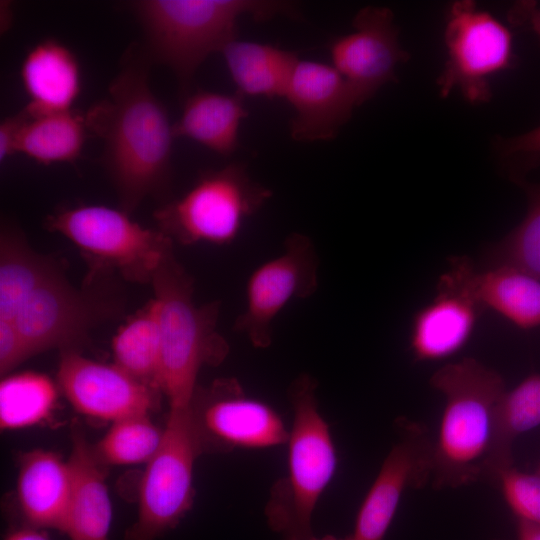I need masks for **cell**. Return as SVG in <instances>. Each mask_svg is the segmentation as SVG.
I'll return each mask as SVG.
<instances>
[{
	"label": "cell",
	"instance_id": "6da1fadb",
	"mask_svg": "<svg viewBox=\"0 0 540 540\" xmlns=\"http://www.w3.org/2000/svg\"><path fill=\"white\" fill-rule=\"evenodd\" d=\"M151 60L142 45L125 52L107 95L85 113L103 142L101 162L129 213L148 196L163 197L172 182L173 124L149 83Z\"/></svg>",
	"mask_w": 540,
	"mask_h": 540
},
{
	"label": "cell",
	"instance_id": "7a4b0ae2",
	"mask_svg": "<svg viewBox=\"0 0 540 540\" xmlns=\"http://www.w3.org/2000/svg\"><path fill=\"white\" fill-rule=\"evenodd\" d=\"M145 38L152 63L170 68L182 99L200 65L237 38L240 17L269 20L277 15L299 17L296 6L264 0H140L128 4Z\"/></svg>",
	"mask_w": 540,
	"mask_h": 540
},
{
	"label": "cell",
	"instance_id": "3957f363",
	"mask_svg": "<svg viewBox=\"0 0 540 540\" xmlns=\"http://www.w3.org/2000/svg\"><path fill=\"white\" fill-rule=\"evenodd\" d=\"M430 383L445 398L433 444V486L455 488L487 478L497 407L506 391L502 377L464 358L441 367Z\"/></svg>",
	"mask_w": 540,
	"mask_h": 540
},
{
	"label": "cell",
	"instance_id": "277c9868",
	"mask_svg": "<svg viewBox=\"0 0 540 540\" xmlns=\"http://www.w3.org/2000/svg\"><path fill=\"white\" fill-rule=\"evenodd\" d=\"M317 381L301 374L288 394L293 420L288 438V466L270 489L265 507L269 527L281 540H314L312 515L331 482L337 453L317 399Z\"/></svg>",
	"mask_w": 540,
	"mask_h": 540
},
{
	"label": "cell",
	"instance_id": "5b68a950",
	"mask_svg": "<svg viewBox=\"0 0 540 540\" xmlns=\"http://www.w3.org/2000/svg\"><path fill=\"white\" fill-rule=\"evenodd\" d=\"M151 283L161 334V391L170 408L186 407L197 389L201 367L219 364L229 351L216 330L219 302L196 305L193 279L173 250L159 265Z\"/></svg>",
	"mask_w": 540,
	"mask_h": 540
},
{
	"label": "cell",
	"instance_id": "8992f818",
	"mask_svg": "<svg viewBox=\"0 0 540 540\" xmlns=\"http://www.w3.org/2000/svg\"><path fill=\"white\" fill-rule=\"evenodd\" d=\"M272 197L246 166L230 163L202 172L190 189L155 212L160 231L184 245L229 244L245 221Z\"/></svg>",
	"mask_w": 540,
	"mask_h": 540
},
{
	"label": "cell",
	"instance_id": "52a82bcc",
	"mask_svg": "<svg viewBox=\"0 0 540 540\" xmlns=\"http://www.w3.org/2000/svg\"><path fill=\"white\" fill-rule=\"evenodd\" d=\"M201 454L191 406L170 408L141 478L138 516L126 540H155L180 523L193 503L194 463Z\"/></svg>",
	"mask_w": 540,
	"mask_h": 540
},
{
	"label": "cell",
	"instance_id": "ba28073f",
	"mask_svg": "<svg viewBox=\"0 0 540 540\" xmlns=\"http://www.w3.org/2000/svg\"><path fill=\"white\" fill-rule=\"evenodd\" d=\"M45 227L135 282H151L159 265L173 250V241L160 230L144 228L124 210L102 205L62 209L46 218Z\"/></svg>",
	"mask_w": 540,
	"mask_h": 540
},
{
	"label": "cell",
	"instance_id": "9c48e42d",
	"mask_svg": "<svg viewBox=\"0 0 540 540\" xmlns=\"http://www.w3.org/2000/svg\"><path fill=\"white\" fill-rule=\"evenodd\" d=\"M444 41L447 58L437 79L441 96L455 89L472 104L489 101L490 79L513 62L508 27L474 1H455L447 12Z\"/></svg>",
	"mask_w": 540,
	"mask_h": 540
},
{
	"label": "cell",
	"instance_id": "30bf717a",
	"mask_svg": "<svg viewBox=\"0 0 540 540\" xmlns=\"http://www.w3.org/2000/svg\"><path fill=\"white\" fill-rule=\"evenodd\" d=\"M318 286L319 258L312 239L303 233H291L282 251L249 275L245 307L234 329L253 347L268 348L273 342L276 317L291 301L311 297Z\"/></svg>",
	"mask_w": 540,
	"mask_h": 540
},
{
	"label": "cell",
	"instance_id": "8fae6325",
	"mask_svg": "<svg viewBox=\"0 0 540 540\" xmlns=\"http://www.w3.org/2000/svg\"><path fill=\"white\" fill-rule=\"evenodd\" d=\"M191 410L201 452L264 449L287 444L289 430L267 403L247 395L235 378L197 387Z\"/></svg>",
	"mask_w": 540,
	"mask_h": 540
},
{
	"label": "cell",
	"instance_id": "7c38bea8",
	"mask_svg": "<svg viewBox=\"0 0 540 540\" xmlns=\"http://www.w3.org/2000/svg\"><path fill=\"white\" fill-rule=\"evenodd\" d=\"M353 30L331 39V65L350 86L357 105L371 99L385 84L396 80L395 70L409 59L399 42L392 11L366 6L352 21Z\"/></svg>",
	"mask_w": 540,
	"mask_h": 540
},
{
	"label": "cell",
	"instance_id": "4fadbf2b",
	"mask_svg": "<svg viewBox=\"0 0 540 540\" xmlns=\"http://www.w3.org/2000/svg\"><path fill=\"white\" fill-rule=\"evenodd\" d=\"M101 311L59 270L33 291L12 323L31 357L53 348L73 350L102 317Z\"/></svg>",
	"mask_w": 540,
	"mask_h": 540
},
{
	"label": "cell",
	"instance_id": "5bb4252c",
	"mask_svg": "<svg viewBox=\"0 0 540 540\" xmlns=\"http://www.w3.org/2000/svg\"><path fill=\"white\" fill-rule=\"evenodd\" d=\"M58 380L72 406L92 418L114 422L149 414L155 406V389L116 364L99 363L74 350L62 351Z\"/></svg>",
	"mask_w": 540,
	"mask_h": 540
},
{
	"label": "cell",
	"instance_id": "9a60e30c",
	"mask_svg": "<svg viewBox=\"0 0 540 540\" xmlns=\"http://www.w3.org/2000/svg\"><path fill=\"white\" fill-rule=\"evenodd\" d=\"M403 431L367 492L348 540H383L404 492L431 479L433 444L417 427Z\"/></svg>",
	"mask_w": 540,
	"mask_h": 540
},
{
	"label": "cell",
	"instance_id": "2e32d148",
	"mask_svg": "<svg viewBox=\"0 0 540 540\" xmlns=\"http://www.w3.org/2000/svg\"><path fill=\"white\" fill-rule=\"evenodd\" d=\"M284 98L294 110L291 137L300 142L334 139L358 106L341 74L312 60L298 61Z\"/></svg>",
	"mask_w": 540,
	"mask_h": 540
},
{
	"label": "cell",
	"instance_id": "e0dca14e",
	"mask_svg": "<svg viewBox=\"0 0 540 540\" xmlns=\"http://www.w3.org/2000/svg\"><path fill=\"white\" fill-rule=\"evenodd\" d=\"M481 308L446 271L436 297L414 316L410 347L417 360L433 361L458 352L469 340Z\"/></svg>",
	"mask_w": 540,
	"mask_h": 540
},
{
	"label": "cell",
	"instance_id": "ac0fdd59",
	"mask_svg": "<svg viewBox=\"0 0 540 540\" xmlns=\"http://www.w3.org/2000/svg\"><path fill=\"white\" fill-rule=\"evenodd\" d=\"M449 271L481 309H492L523 329L540 325L536 278L507 266L477 272L466 257L452 258Z\"/></svg>",
	"mask_w": 540,
	"mask_h": 540
},
{
	"label": "cell",
	"instance_id": "d6986e66",
	"mask_svg": "<svg viewBox=\"0 0 540 540\" xmlns=\"http://www.w3.org/2000/svg\"><path fill=\"white\" fill-rule=\"evenodd\" d=\"M20 78L29 115L73 109L81 93V69L74 52L62 42L48 38L32 46L20 67Z\"/></svg>",
	"mask_w": 540,
	"mask_h": 540
},
{
	"label": "cell",
	"instance_id": "ffe728a7",
	"mask_svg": "<svg viewBox=\"0 0 540 540\" xmlns=\"http://www.w3.org/2000/svg\"><path fill=\"white\" fill-rule=\"evenodd\" d=\"M71 486L69 462L45 450L24 454L17 479V497L28 525L63 531Z\"/></svg>",
	"mask_w": 540,
	"mask_h": 540
},
{
	"label": "cell",
	"instance_id": "44dd1931",
	"mask_svg": "<svg viewBox=\"0 0 540 540\" xmlns=\"http://www.w3.org/2000/svg\"><path fill=\"white\" fill-rule=\"evenodd\" d=\"M68 462L72 486L62 532L70 540H108L112 507L101 462L83 435L76 432Z\"/></svg>",
	"mask_w": 540,
	"mask_h": 540
},
{
	"label": "cell",
	"instance_id": "7402d4cb",
	"mask_svg": "<svg viewBox=\"0 0 540 540\" xmlns=\"http://www.w3.org/2000/svg\"><path fill=\"white\" fill-rule=\"evenodd\" d=\"M247 116L240 94L199 89L183 99L181 115L173 124L174 135L228 157L238 148L240 124Z\"/></svg>",
	"mask_w": 540,
	"mask_h": 540
},
{
	"label": "cell",
	"instance_id": "603a6c76",
	"mask_svg": "<svg viewBox=\"0 0 540 540\" xmlns=\"http://www.w3.org/2000/svg\"><path fill=\"white\" fill-rule=\"evenodd\" d=\"M222 55L241 96L284 98L296 68V52L269 43L235 39Z\"/></svg>",
	"mask_w": 540,
	"mask_h": 540
},
{
	"label": "cell",
	"instance_id": "cb8c5ba5",
	"mask_svg": "<svg viewBox=\"0 0 540 540\" xmlns=\"http://www.w3.org/2000/svg\"><path fill=\"white\" fill-rule=\"evenodd\" d=\"M26 114L16 153L43 165L73 163L81 156L89 132L85 114L74 109L37 116Z\"/></svg>",
	"mask_w": 540,
	"mask_h": 540
},
{
	"label": "cell",
	"instance_id": "d4e9b609",
	"mask_svg": "<svg viewBox=\"0 0 540 540\" xmlns=\"http://www.w3.org/2000/svg\"><path fill=\"white\" fill-rule=\"evenodd\" d=\"M60 269L5 225L0 246V321L12 322L33 291Z\"/></svg>",
	"mask_w": 540,
	"mask_h": 540
},
{
	"label": "cell",
	"instance_id": "484cf974",
	"mask_svg": "<svg viewBox=\"0 0 540 540\" xmlns=\"http://www.w3.org/2000/svg\"><path fill=\"white\" fill-rule=\"evenodd\" d=\"M540 424V374L524 379L501 396L495 421L487 476L498 475L512 466V444L524 432Z\"/></svg>",
	"mask_w": 540,
	"mask_h": 540
},
{
	"label": "cell",
	"instance_id": "4316f807",
	"mask_svg": "<svg viewBox=\"0 0 540 540\" xmlns=\"http://www.w3.org/2000/svg\"><path fill=\"white\" fill-rule=\"evenodd\" d=\"M112 348L118 367L161 391V334L154 300L118 331Z\"/></svg>",
	"mask_w": 540,
	"mask_h": 540
},
{
	"label": "cell",
	"instance_id": "83f0119b",
	"mask_svg": "<svg viewBox=\"0 0 540 540\" xmlns=\"http://www.w3.org/2000/svg\"><path fill=\"white\" fill-rule=\"evenodd\" d=\"M57 398L53 382L45 375L24 372L5 377L0 384L2 430L29 427L44 421Z\"/></svg>",
	"mask_w": 540,
	"mask_h": 540
},
{
	"label": "cell",
	"instance_id": "f1b7e54d",
	"mask_svg": "<svg viewBox=\"0 0 540 540\" xmlns=\"http://www.w3.org/2000/svg\"><path fill=\"white\" fill-rule=\"evenodd\" d=\"M526 192L527 213L518 226L489 250L492 267L507 266L540 281V183L517 182Z\"/></svg>",
	"mask_w": 540,
	"mask_h": 540
},
{
	"label": "cell",
	"instance_id": "f546056e",
	"mask_svg": "<svg viewBox=\"0 0 540 540\" xmlns=\"http://www.w3.org/2000/svg\"><path fill=\"white\" fill-rule=\"evenodd\" d=\"M148 415L114 421L94 448L98 460L113 465L147 463L157 451L163 434Z\"/></svg>",
	"mask_w": 540,
	"mask_h": 540
},
{
	"label": "cell",
	"instance_id": "4dcf8cb0",
	"mask_svg": "<svg viewBox=\"0 0 540 540\" xmlns=\"http://www.w3.org/2000/svg\"><path fill=\"white\" fill-rule=\"evenodd\" d=\"M497 480L518 519L540 524V474L524 473L511 466L503 470Z\"/></svg>",
	"mask_w": 540,
	"mask_h": 540
},
{
	"label": "cell",
	"instance_id": "1f68e13d",
	"mask_svg": "<svg viewBox=\"0 0 540 540\" xmlns=\"http://www.w3.org/2000/svg\"><path fill=\"white\" fill-rule=\"evenodd\" d=\"M498 150L512 169L513 180L518 182L525 179V173L540 163V126L500 140Z\"/></svg>",
	"mask_w": 540,
	"mask_h": 540
},
{
	"label": "cell",
	"instance_id": "d6a6232c",
	"mask_svg": "<svg viewBox=\"0 0 540 540\" xmlns=\"http://www.w3.org/2000/svg\"><path fill=\"white\" fill-rule=\"evenodd\" d=\"M30 355L17 331L9 321H0V372L7 374Z\"/></svg>",
	"mask_w": 540,
	"mask_h": 540
},
{
	"label": "cell",
	"instance_id": "836d02e7",
	"mask_svg": "<svg viewBox=\"0 0 540 540\" xmlns=\"http://www.w3.org/2000/svg\"><path fill=\"white\" fill-rule=\"evenodd\" d=\"M27 118L22 109L17 114L5 117L0 123V162L4 163L16 153V144L20 130Z\"/></svg>",
	"mask_w": 540,
	"mask_h": 540
},
{
	"label": "cell",
	"instance_id": "e575fe53",
	"mask_svg": "<svg viewBox=\"0 0 540 540\" xmlns=\"http://www.w3.org/2000/svg\"><path fill=\"white\" fill-rule=\"evenodd\" d=\"M508 20L516 26L532 30L540 44V8L535 1H518L508 12Z\"/></svg>",
	"mask_w": 540,
	"mask_h": 540
},
{
	"label": "cell",
	"instance_id": "d590c367",
	"mask_svg": "<svg viewBox=\"0 0 540 540\" xmlns=\"http://www.w3.org/2000/svg\"><path fill=\"white\" fill-rule=\"evenodd\" d=\"M5 540H50L42 529L32 526L16 529L11 532Z\"/></svg>",
	"mask_w": 540,
	"mask_h": 540
},
{
	"label": "cell",
	"instance_id": "8d00e7d4",
	"mask_svg": "<svg viewBox=\"0 0 540 540\" xmlns=\"http://www.w3.org/2000/svg\"><path fill=\"white\" fill-rule=\"evenodd\" d=\"M518 540H540V524L519 520Z\"/></svg>",
	"mask_w": 540,
	"mask_h": 540
},
{
	"label": "cell",
	"instance_id": "74e56055",
	"mask_svg": "<svg viewBox=\"0 0 540 540\" xmlns=\"http://www.w3.org/2000/svg\"><path fill=\"white\" fill-rule=\"evenodd\" d=\"M314 540H348L347 537L346 538H338V537H335L333 535H325V536H322V537H315Z\"/></svg>",
	"mask_w": 540,
	"mask_h": 540
},
{
	"label": "cell",
	"instance_id": "f35d334b",
	"mask_svg": "<svg viewBox=\"0 0 540 540\" xmlns=\"http://www.w3.org/2000/svg\"><path fill=\"white\" fill-rule=\"evenodd\" d=\"M538 473L540 474V468H539V470H538Z\"/></svg>",
	"mask_w": 540,
	"mask_h": 540
}]
</instances>
